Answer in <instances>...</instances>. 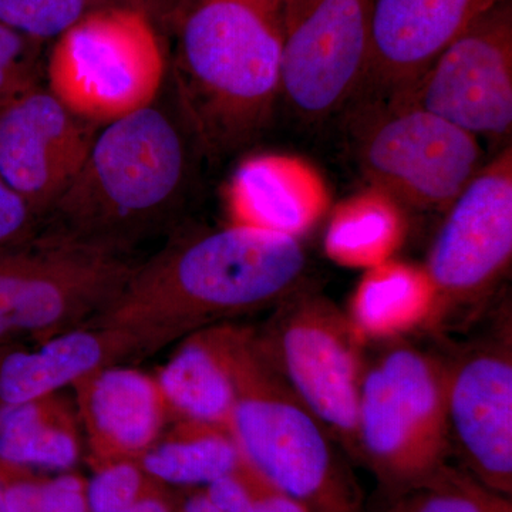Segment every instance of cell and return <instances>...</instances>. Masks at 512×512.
<instances>
[{
	"mask_svg": "<svg viewBox=\"0 0 512 512\" xmlns=\"http://www.w3.org/2000/svg\"><path fill=\"white\" fill-rule=\"evenodd\" d=\"M308 256L299 237L229 225L183 239L136 266L87 326L119 335L131 360L302 291Z\"/></svg>",
	"mask_w": 512,
	"mask_h": 512,
	"instance_id": "1",
	"label": "cell"
},
{
	"mask_svg": "<svg viewBox=\"0 0 512 512\" xmlns=\"http://www.w3.org/2000/svg\"><path fill=\"white\" fill-rule=\"evenodd\" d=\"M286 0H201L181 30L175 86L202 150L229 153L266 127L279 97Z\"/></svg>",
	"mask_w": 512,
	"mask_h": 512,
	"instance_id": "2",
	"label": "cell"
},
{
	"mask_svg": "<svg viewBox=\"0 0 512 512\" xmlns=\"http://www.w3.org/2000/svg\"><path fill=\"white\" fill-rule=\"evenodd\" d=\"M188 171L183 134L150 106L106 124L40 231L128 255L173 208Z\"/></svg>",
	"mask_w": 512,
	"mask_h": 512,
	"instance_id": "3",
	"label": "cell"
},
{
	"mask_svg": "<svg viewBox=\"0 0 512 512\" xmlns=\"http://www.w3.org/2000/svg\"><path fill=\"white\" fill-rule=\"evenodd\" d=\"M237 400L228 429L245 461L312 512H359L335 440L266 359L245 326L237 355Z\"/></svg>",
	"mask_w": 512,
	"mask_h": 512,
	"instance_id": "4",
	"label": "cell"
},
{
	"mask_svg": "<svg viewBox=\"0 0 512 512\" xmlns=\"http://www.w3.org/2000/svg\"><path fill=\"white\" fill-rule=\"evenodd\" d=\"M130 255L39 231L0 252V345L36 343L84 328L119 295Z\"/></svg>",
	"mask_w": 512,
	"mask_h": 512,
	"instance_id": "5",
	"label": "cell"
},
{
	"mask_svg": "<svg viewBox=\"0 0 512 512\" xmlns=\"http://www.w3.org/2000/svg\"><path fill=\"white\" fill-rule=\"evenodd\" d=\"M165 56L146 10L100 6L57 37L49 92L80 119L109 124L153 106Z\"/></svg>",
	"mask_w": 512,
	"mask_h": 512,
	"instance_id": "6",
	"label": "cell"
},
{
	"mask_svg": "<svg viewBox=\"0 0 512 512\" xmlns=\"http://www.w3.org/2000/svg\"><path fill=\"white\" fill-rule=\"evenodd\" d=\"M357 446L379 480L397 491L443 466L450 448L443 360L394 343L366 365Z\"/></svg>",
	"mask_w": 512,
	"mask_h": 512,
	"instance_id": "7",
	"label": "cell"
},
{
	"mask_svg": "<svg viewBox=\"0 0 512 512\" xmlns=\"http://www.w3.org/2000/svg\"><path fill=\"white\" fill-rule=\"evenodd\" d=\"M275 308L264 328L255 329L262 352L330 437L359 457L362 333L350 316L313 293L296 292Z\"/></svg>",
	"mask_w": 512,
	"mask_h": 512,
	"instance_id": "8",
	"label": "cell"
},
{
	"mask_svg": "<svg viewBox=\"0 0 512 512\" xmlns=\"http://www.w3.org/2000/svg\"><path fill=\"white\" fill-rule=\"evenodd\" d=\"M426 276V322L444 325L497 288L512 261V148L487 161L448 205Z\"/></svg>",
	"mask_w": 512,
	"mask_h": 512,
	"instance_id": "9",
	"label": "cell"
},
{
	"mask_svg": "<svg viewBox=\"0 0 512 512\" xmlns=\"http://www.w3.org/2000/svg\"><path fill=\"white\" fill-rule=\"evenodd\" d=\"M382 111L360 143L363 174L402 204L446 211L487 163L483 143L414 104Z\"/></svg>",
	"mask_w": 512,
	"mask_h": 512,
	"instance_id": "10",
	"label": "cell"
},
{
	"mask_svg": "<svg viewBox=\"0 0 512 512\" xmlns=\"http://www.w3.org/2000/svg\"><path fill=\"white\" fill-rule=\"evenodd\" d=\"M372 0H286L279 94L298 116L325 119L355 99L369 55Z\"/></svg>",
	"mask_w": 512,
	"mask_h": 512,
	"instance_id": "11",
	"label": "cell"
},
{
	"mask_svg": "<svg viewBox=\"0 0 512 512\" xmlns=\"http://www.w3.org/2000/svg\"><path fill=\"white\" fill-rule=\"evenodd\" d=\"M483 143L512 133V0H500L431 64L406 103Z\"/></svg>",
	"mask_w": 512,
	"mask_h": 512,
	"instance_id": "12",
	"label": "cell"
},
{
	"mask_svg": "<svg viewBox=\"0 0 512 512\" xmlns=\"http://www.w3.org/2000/svg\"><path fill=\"white\" fill-rule=\"evenodd\" d=\"M448 444L491 490L512 491L510 320L443 360Z\"/></svg>",
	"mask_w": 512,
	"mask_h": 512,
	"instance_id": "13",
	"label": "cell"
},
{
	"mask_svg": "<svg viewBox=\"0 0 512 512\" xmlns=\"http://www.w3.org/2000/svg\"><path fill=\"white\" fill-rule=\"evenodd\" d=\"M500 0H372L369 55L357 90L390 109L406 103L424 74L461 33Z\"/></svg>",
	"mask_w": 512,
	"mask_h": 512,
	"instance_id": "14",
	"label": "cell"
},
{
	"mask_svg": "<svg viewBox=\"0 0 512 512\" xmlns=\"http://www.w3.org/2000/svg\"><path fill=\"white\" fill-rule=\"evenodd\" d=\"M96 136L97 124L37 87L0 109V183L43 222L79 173Z\"/></svg>",
	"mask_w": 512,
	"mask_h": 512,
	"instance_id": "15",
	"label": "cell"
},
{
	"mask_svg": "<svg viewBox=\"0 0 512 512\" xmlns=\"http://www.w3.org/2000/svg\"><path fill=\"white\" fill-rule=\"evenodd\" d=\"M72 390L96 468L140 460L173 421L156 376L123 363L101 367L74 383Z\"/></svg>",
	"mask_w": 512,
	"mask_h": 512,
	"instance_id": "16",
	"label": "cell"
},
{
	"mask_svg": "<svg viewBox=\"0 0 512 512\" xmlns=\"http://www.w3.org/2000/svg\"><path fill=\"white\" fill-rule=\"evenodd\" d=\"M131 360L119 335L97 326L70 330L35 348L0 345V407L46 399L104 366Z\"/></svg>",
	"mask_w": 512,
	"mask_h": 512,
	"instance_id": "17",
	"label": "cell"
},
{
	"mask_svg": "<svg viewBox=\"0 0 512 512\" xmlns=\"http://www.w3.org/2000/svg\"><path fill=\"white\" fill-rule=\"evenodd\" d=\"M245 326L221 323L181 340L156 379L173 420L228 427L237 400V355Z\"/></svg>",
	"mask_w": 512,
	"mask_h": 512,
	"instance_id": "18",
	"label": "cell"
},
{
	"mask_svg": "<svg viewBox=\"0 0 512 512\" xmlns=\"http://www.w3.org/2000/svg\"><path fill=\"white\" fill-rule=\"evenodd\" d=\"M322 205V188L311 171L284 157L245 161L228 190L232 225L295 237L316 220Z\"/></svg>",
	"mask_w": 512,
	"mask_h": 512,
	"instance_id": "19",
	"label": "cell"
},
{
	"mask_svg": "<svg viewBox=\"0 0 512 512\" xmlns=\"http://www.w3.org/2000/svg\"><path fill=\"white\" fill-rule=\"evenodd\" d=\"M82 443L76 407L62 393L0 407V468L64 473L80 460Z\"/></svg>",
	"mask_w": 512,
	"mask_h": 512,
	"instance_id": "20",
	"label": "cell"
},
{
	"mask_svg": "<svg viewBox=\"0 0 512 512\" xmlns=\"http://www.w3.org/2000/svg\"><path fill=\"white\" fill-rule=\"evenodd\" d=\"M163 436L140 458L148 477L158 483L194 487L247 470L228 427L200 421L173 420Z\"/></svg>",
	"mask_w": 512,
	"mask_h": 512,
	"instance_id": "21",
	"label": "cell"
},
{
	"mask_svg": "<svg viewBox=\"0 0 512 512\" xmlns=\"http://www.w3.org/2000/svg\"><path fill=\"white\" fill-rule=\"evenodd\" d=\"M429 308L426 276L392 266L367 276L350 319L362 335L383 336L426 320Z\"/></svg>",
	"mask_w": 512,
	"mask_h": 512,
	"instance_id": "22",
	"label": "cell"
},
{
	"mask_svg": "<svg viewBox=\"0 0 512 512\" xmlns=\"http://www.w3.org/2000/svg\"><path fill=\"white\" fill-rule=\"evenodd\" d=\"M397 493L390 512H512L507 495L446 464Z\"/></svg>",
	"mask_w": 512,
	"mask_h": 512,
	"instance_id": "23",
	"label": "cell"
},
{
	"mask_svg": "<svg viewBox=\"0 0 512 512\" xmlns=\"http://www.w3.org/2000/svg\"><path fill=\"white\" fill-rule=\"evenodd\" d=\"M0 484L8 512H89L86 483L69 471L35 478L32 471L0 468Z\"/></svg>",
	"mask_w": 512,
	"mask_h": 512,
	"instance_id": "24",
	"label": "cell"
},
{
	"mask_svg": "<svg viewBox=\"0 0 512 512\" xmlns=\"http://www.w3.org/2000/svg\"><path fill=\"white\" fill-rule=\"evenodd\" d=\"M99 0H0V22L45 42L59 37Z\"/></svg>",
	"mask_w": 512,
	"mask_h": 512,
	"instance_id": "25",
	"label": "cell"
},
{
	"mask_svg": "<svg viewBox=\"0 0 512 512\" xmlns=\"http://www.w3.org/2000/svg\"><path fill=\"white\" fill-rule=\"evenodd\" d=\"M42 45L0 22V109L40 87Z\"/></svg>",
	"mask_w": 512,
	"mask_h": 512,
	"instance_id": "26",
	"label": "cell"
},
{
	"mask_svg": "<svg viewBox=\"0 0 512 512\" xmlns=\"http://www.w3.org/2000/svg\"><path fill=\"white\" fill-rule=\"evenodd\" d=\"M224 512H312L264 480L252 467L205 487Z\"/></svg>",
	"mask_w": 512,
	"mask_h": 512,
	"instance_id": "27",
	"label": "cell"
},
{
	"mask_svg": "<svg viewBox=\"0 0 512 512\" xmlns=\"http://www.w3.org/2000/svg\"><path fill=\"white\" fill-rule=\"evenodd\" d=\"M151 480L141 467L140 460H120L96 468L86 484L89 512H124L147 493Z\"/></svg>",
	"mask_w": 512,
	"mask_h": 512,
	"instance_id": "28",
	"label": "cell"
},
{
	"mask_svg": "<svg viewBox=\"0 0 512 512\" xmlns=\"http://www.w3.org/2000/svg\"><path fill=\"white\" fill-rule=\"evenodd\" d=\"M346 218L345 221L333 225L329 237L330 252L335 255H355L357 248H379L380 237L389 238L392 228V218L379 211L360 214L362 217Z\"/></svg>",
	"mask_w": 512,
	"mask_h": 512,
	"instance_id": "29",
	"label": "cell"
},
{
	"mask_svg": "<svg viewBox=\"0 0 512 512\" xmlns=\"http://www.w3.org/2000/svg\"><path fill=\"white\" fill-rule=\"evenodd\" d=\"M40 228L42 220L29 205L0 183V252L29 241Z\"/></svg>",
	"mask_w": 512,
	"mask_h": 512,
	"instance_id": "30",
	"label": "cell"
},
{
	"mask_svg": "<svg viewBox=\"0 0 512 512\" xmlns=\"http://www.w3.org/2000/svg\"><path fill=\"white\" fill-rule=\"evenodd\" d=\"M124 512H173V510L165 498L147 491Z\"/></svg>",
	"mask_w": 512,
	"mask_h": 512,
	"instance_id": "31",
	"label": "cell"
},
{
	"mask_svg": "<svg viewBox=\"0 0 512 512\" xmlns=\"http://www.w3.org/2000/svg\"><path fill=\"white\" fill-rule=\"evenodd\" d=\"M180 512H224L212 501L207 491L191 495L181 505Z\"/></svg>",
	"mask_w": 512,
	"mask_h": 512,
	"instance_id": "32",
	"label": "cell"
},
{
	"mask_svg": "<svg viewBox=\"0 0 512 512\" xmlns=\"http://www.w3.org/2000/svg\"><path fill=\"white\" fill-rule=\"evenodd\" d=\"M103 6H127V8L146 10L147 0H99Z\"/></svg>",
	"mask_w": 512,
	"mask_h": 512,
	"instance_id": "33",
	"label": "cell"
},
{
	"mask_svg": "<svg viewBox=\"0 0 512 512\" xmlns=\"http://www.w3.org/2000/svg\"><path fill=\"white\" fill-rule=\"evenodd\" d=\"M0 512H8V508H6L5 503V495H3L2 484H0Z\"/></svg>",
	"mask_w": 512,
	"mask_h": 512,
	"instance_id": "34",
	"label": "cell"
}]
</instances>
